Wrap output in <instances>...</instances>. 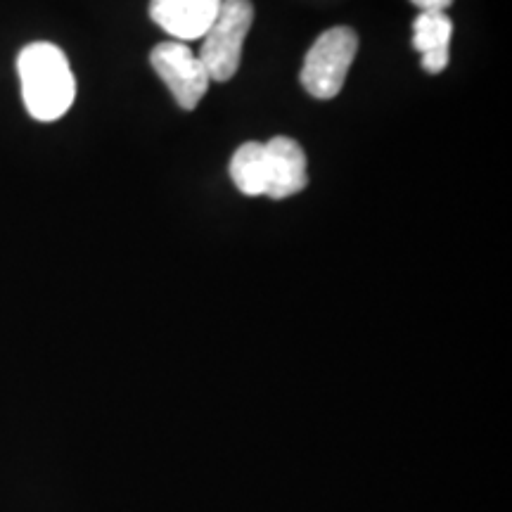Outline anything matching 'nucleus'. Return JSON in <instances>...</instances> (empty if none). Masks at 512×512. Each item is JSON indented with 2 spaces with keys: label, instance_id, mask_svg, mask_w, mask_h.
Wrapping results in <instances>:
<instances>
[{
  "label": "nucleus",
  "instance_id": "nucleus-5",
  "mask_svg": "<svg viewBox=\"0 0 512 512\" xmlns=\"http://www.w3.org/2000/svg\"><path fill=\"white\" fill-rule=\"evenodd\" d=\"M266 147V197L285 200L297 195L309 183L306 174V155L297 140L275 136L264 143Z\"/></svg>",
  "mask_w": 512,
  "mask_h": 512
},
{
  "label": "nucleus",
  "instance_id": "nucleus-7",
  "mask_svg": "<svg viewBox=\"0 0 512 512\" xmlns=\"http://www.w3.org/2000/svg\"><path fill=\"white\" fill-rule=\"evenodd\" d=\"M453 22L446 12H420L413 22V48L422 55V69L439 74L448 67Z\"/></svg>",
  "mask_w": 512,
  "mask_h": 512
},
{
  "label": "nucleus",
  "instance_id": "nucleus-9",
  "mask_svg": "<svg viewBox=\"0 0 512 512\" xmlns=\"http://www.w3.org/2000/svg\"><path fill=\"white\" fill-rule=\"evenodd\" d=\"M411 3L422 12H446V8L453 5V0H411Z\"/></svg>",
  "mask_w": 512,
  "mask_h": 512
},
{
  "label": "nucleus",
  "instance_id": "nucleus-2",
  "mask_svg": "<svg viewBox=\"0 0 512 512\" xmlns=\"http://www.w3.org/2000/svg\"><path fill=\"white\" fill-rule=\"evenodd\" d=\"M254 5L252 0H223L219 15L202 38L200 62L211 81H230L240 69L242 46L252 29Z\"/></svg>",
  "mask_w": 512,
  "mask_h": 512
},
{
  "label": "nucleus",
  "instance_id": "nucleus-6",
  "mask_svg": "<svg viewBox=\"0 0 512 512\" xmlns=\"http://www.w3.org/2000/svg\"><path fill=\"white\" fill-rule=\"evenodd\" d=\"M223 0H152L150 17L176 41L204 38L219 15Z\"/></svg>",
  "mask_w": 512,
  "mask_h": 512
},
{
  "label": "nucleus",
  "instance_id": "nucleus-1",
  "mask_svg": "<svg viewBox=\"0 0 512 512\" xmlns=\"http://www.w3.org/2000/svg\"><path fill=\"white\" fill-rule=\"evenodd\" d=\"M22 98L38 121L64 117L76 95V81L67 55L53 43H31L17 57Z\"/></svg>",
  "mask_w": 512,
  "mask_h": 512
},
{
  "label": "nucleus",
  "instance_id": "nucleus-4",
  "mask_svg": "<svg viewBox=\"0 0 512 512\" xmlns=\"http://www.w3.org/2000/svg\"><path fill=\"white\" fill-rule=\"evenodd\" d=\"M150 64L155 74L166 83L178 107L195 110L207 95L209 74L202 67L200 57L181 41H166L152 48Z\"/></svg>",
  "mask_w": 512,
  "mask_h": 512
},
{
  "label": "nucleus",
  "instance_id": "nucleus-8",
  "mask_svg": "<svg viewBox=\"0 0 512 512\" xmlns=\"http://www.w3.org/2000/svg\"><path fill=\"white\" fill-rule=\"evenodd\" d=\"M230 178L245 195H266V147L264 143H245L230 159Z\"/></svg>",
  "mask_w": 512,
  "mask_h": 512
},
{
  "label": "nucleus",
  "instance_id": "nucleus-3",
  "mask_svg": "<svg viewBox=\"0 0 512 512\" xmlns=\"http://www.w3.org/2000/svg\"><path fill=\"white\" fill-rule=\"evenodd\" d=\"M358 36L349 27H332L316 38L302 67L304 91L318 100H332L342 91L354 64Z\"/></svg>",
  "mask_w": 512,
  "mask_h": 512
}]
</instances>
